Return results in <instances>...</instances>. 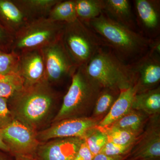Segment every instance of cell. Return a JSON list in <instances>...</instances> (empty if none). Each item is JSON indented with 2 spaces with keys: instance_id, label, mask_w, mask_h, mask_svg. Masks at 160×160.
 Instances as JSON below:
<instances>
[{
  "instance_id": "6da1fadb",
  "label": "cell",
  "mask_w": 160,
  "mask_h": 160,
  "mask_svg": "<svg viewBox=\"0 0 160 160\" xmlns=\"http://www.w3.org/2000/svg\"><path fill=\"white\" fill-rule=\"evenodd\" d=\"M45 79L24 86L8 99L15 119L37 132L51 124L60 100V95Z\"/></svg>"
},
{
  "instance_id": "7a4b0ae2",
  "label": "cell",
  "mask_w": 160,
  "mask_h": 160,
  "mask_svg": "<svg viewBox=\"0 0 160 160\" xmlns=\"http://www.w3.org/2000/svg\"><path fill=\"white\" fill-rule=\"evenodd\" d=\"M89 28L118 58L130 65L149 51L151 39L115 22L104 12L90 21Z\"/></svg>"
},
{
  "instance_id": "3957f363",
  "label": "cell",
  "mask_w": 160,
  "mask_h": 160,
  "mask_svg": "<svg viewBox=\"0 0 160 160\" xmlns=\"http://www.w3.org/2000/svg\"><path fill=\"white\" fill-rule=\"evenodd\" d=\"M61 107L51 123L71 118L87 117L92 111L102 88L89 77L84 66L78 67Z\"/></svg>"
},
{
  "instance_id": "277c9868",
  "label": "cell",
  "mask_w": 160,
  "mask_h": 160,
  "mask_svg": "<svg viewBox=\"0 0 160 160\" xmlns=\"http://www.w3.org/2000/svg\"><path fill=\"white\" fill-rule=\"evenodd\" d=\"M84 68L89 77L102 89L121 91L133 85L130 65L121 61L106 46L101 48Z\"/></svg>"
},
{
  "instance_id": "5b68a950",
  "label": "cell",
  "mask_w": 160,
  "mask_h": 160,
  "mask_svg": "<svg viewBox=\"0 0 160 160\" xmlns=\"http://www.w3.org/2000/svg\"><path fill=\"white\" fill-rule=\"evenodd\" d=\"M61 40L77 67L85 66L104 43L87 25L78 20L64 25Z\"/></svg>"
},
{
  "instance_id": "8992f818",
  "label": "cell",
  "mask_w": 160,
  "mask_h": 160,
  "mask_svg": "<svg viewBox=\"0 0 160 160\" xmlns=\"http://www.w3.org/2000/svg\"><path fill=\"white\" fill-rule=\"evenodd\" d=\"M65 24L48 18L28 21L14 35L11 52L19 56L25 52L42 49L61 38Z\"/></svg>"
},
{
  "instance_id": "52a82bcc",
  "label": "cell",
  "mask_w": 160,
  "mask_h": 160,
  "mask_svg": "<svg viewBox=\"0 0 160 160\" xmlns=\"http://www.w3.org/2000/svg\"><path fill=\"white\" fill-rule=\"evenodd\" d=\"M41 50L45 64V79L52 86L62 83L68 77H71L78 68L67 53L61 38Z\"/></svg>"
},
{
  "instance_id": "ba28073f",
  "label": "cell",
  "mask_w": 160,
  "mask_h": 160,
  "mask_svg": "<svg viewBox=\"0 0 160 160\" xmlns=\"http://www.w3.org/2000/svg\"><path fill=\"white\" fill-rule=\"evenodd\" d=\"M37 132L14 119L3 129L0 134L9 149V154L16 155H33L40 142L37 138Z\"/></svg>"
},
{
  "instance_id": "9c48e42d",
  "label": "cell",
  "mask_w": 160,
  "mask_h": 160,
  "mask_svg": "<svg viewBox=\"0 0 160 160\" xmlns=\"http://www.w3.org/2000/svg\"><path fill=\"white\" fill-rule=\"evenodd\" d=\"M99 122L91 117L66 119L51 123L48 127L38 132L37 138L40 142L62 138H83L86 132L97 126Z\"/></svg>"
},
{
  "instance_id": "30bf717a",
  "label": "cell",
  "mask_w": 160,
  "mask_h": 160,
  "mask_svg": "<svg viewBox=\"0 0 160 160\" xmlns=\"http://www.w3.org/2000/svg\"><path fill=\"white\" fill-rule=\"evenodd\" d=\"M130 160H159L160 115L149 117L144 131L130 152Z\"/></svg>"
},
{
  "instance_id": "8fae6325",
  "label": "cell",
  "mask_w": 160,
  "mask_h": 160,
  "mask_svg": "<svg viewBox=\"0 0 160 160\" xmlns=\"http://www.w3.org/2000/svg\"><path fill=\"white\" fill-rule=\"evenodd\" d=\"M137 93L158 87L160 81L159 55L150 50L130 64Z\"/></svg>"
},
{
  "instance_id": "7c38bea8",
  "label": "cell",
  "mask_w": 160,
  "mask_h": 160,
  "mask_svg": "<svg viewBox=\"0 0 160 160\" xmlns=\"http://www.w3.org/2000/svg\"><path fill=\"white\" fill-rule=\"evenodd\" d=\"M83 139L62 138L40 142L33 156L38 160H73Z\"/></svg>"
},
{
  "instance_id": "4fadbf2b",
  "label": "cell",
  "mask_w": 160,
  "mask_h": 160,
  "mask_svg": "<svg viewBox=\"0 0 160 160\" xmlns=\"http://www.w3.org/2000/svg\"><path fill=\"white\" fill-rule=\"evenodd\" d=\"M134 3L141 33L149 39L159 36L160 1L135 0Z\"/></svg>"
},
{
  "instance_id": "5bb4252c",
  "label": "cell",
  "mask_w": 160,
  "mask_h": 160,
  "mask_svg": "<svg viewBox=\"0 0 160 160\" xmlns=\"http://www.w3.org/2000/svg\"><path fill=\"white\" fill-rule=\"evenodd\" d=\"M18 72L24 81V86H29L45 79V64L41 49L25 52L20 54Z\"/></svg>"
},
{
  "instance_id": "9a60e30c",
  "label": "cell",
  "mask_w": 160,
  "mask_h": 160,
  "mask_svg": "<svg viewBox=\"0 0 160 160\" xmlns=\"http://www.w3.org/2000/svg\"><path fill=\"white\" fill-rule=\"evenodd\" d=\"M137 90L134 86H132L120 91V94L115 101L109 112L100 121L98 127L104 128L124 116L132 109V101Z\"/></svg>"
},
{
  "instance_id": "2e32d148",
  "label": "cell",
  "mask_w": 160,
  "mask_h": 160,
  "mask_svg": "<svg viewBox=\"0 0 160 160\" xmlns=\"http://www.w3.org/2000/svg\"><path fill=\"white\" fill-rule=\"evenodd\" d=\"M27 22L13 0H0V24L13 36Z\"/></svg>"
},
{
  "instance_id": "e0dca14e",
  "label": "cell",
  "mask_w": 160,
  "mask_h": 160,
  "mask_svg": "<svg viewBox=\"0 0 160 160\" xmlns=\"http://www.w3.org/2000/svg\"><path fill=\"white\" fill-rule=\"evenodd\" d=\"M103 12L115 22L137 31L128 0H105Z\"/></svg>"
},
{
  "instance_id": "ac0fdd59",
  "label": "cell",
  "mask_w": 160,
  "mask_h": 160,
  "mask_svg": "<svg viewBox=\"0 0 160 160\" xmlns=\"http://www.w3.org/2000/svg\"><path fill=\"white\" fill-rule=\"evenodd\" d=\"M132 109L142 112L149 117L160 115V86L137 93L132 101Z\"/></svg>"
},
{
  "instance_id": "d6986e66",
  "label": "cell",
  "mask_w": 160,
  "mask_h": 160,
  "mask_svg": "<svg viewBox=\"0 0 160 160\" xmlns=\"http://www.w3.org/2000/svg\"><path fill=\"white\" fill-rule=\"evenodd\" d=\"M27 21L47 18L60 0H13Z\"/></svg>"
},
{
  "instance_id": "ffe728a7",
  "label": "cell",
  "mask_w": 160,
  "mask_h": 160,
  "mask_svg": "<svg viewBox=\"0 0 160 160\" xmlns=\"http://www.w3.org/2000/svg\"><path fill=\"white\" fill-rule=\"evenodd\" d=\"M149 118L142 112L131 109L110 126L125 129L139 137L144 131Z\"/></svg>"
},
{
  "instance_id": "44dd1931",
  "label": "cell",
  "mask_w": 160,
  "mask_h": 160,
  "mask_svg": "<svg viewBox=\"0 0 160 160\" xmlns=\"http://www.w3.org/2000/svg\"><path fill=\"white\" fill-rule=\"evenodd\" d=\"M104 8L105 0H75L77 19L87 26L102 14Z\"/></svg>"
},
{
  "instance_id": "7402d4cb",
  "label": "cell",
  "mask_w": 160,
  "mask_h": 160,
  "mask_svg": "<svg viewBox=\"0 0 160 160\" xmlns=\"http://www.w3.org/2000/svg\"><path fill=\"white\" fill-rule=\"evenodd\" d=\"M120 91L110 89H102L97 99L91 117L100 122L109 112Z\"/></svg>"
},
{
  "instance_id": "603a6c76",
  "label": "cell",
  "mask_w": 160,
  "mask_h": 160,
  "mask_svg": "<svg viewBox=\"0 0 160 160\" xmlns=\"http://www.w3.org/2000/svg\"><path fill=\"white\" fill-rule=\"evenodd\" d=\"M56 22L69 23L77 19L75 0H60L51 9L47 17Z\"/></svg>"
},
{
  "instance_id": "cb8c5ba5",
  "label": "cell",
  "mask_w": 160,
  "mask_h": 160,
  "mask_svg": "<svg viewBox=\"0 0 160 160\" xmlns=\"http://www.w3.org/2000/svg\"><path fill=\"white\" fill-rule=\"evenodd\" d=\"M24 86V81L18 72L0 75V98H11Z\"/></svg>"
},
{
  "instance_id": "d4e9b609",
  "label": "cell",
  "mask_w": 160,
  "mask_h": 160,
  "mask_svg": "<svg viewBox=\"0 0 160 160\" xmlns=\"http://www.w3.org/2000/svg\"><path fill=\"white\" fill-rule=\"evenodd\" d=\"M82 139L93 156L101 152L108 141L105 132L97 126L89 129Z\"/></svg>"
},
{
  "instance_id": "484cf974",
  "label": "cell",
  "mask_w": 160,
  "mask_h": 160,
  "mask_svg": "<svg viewBox=\"0 0 160 160\" xmlns=\"http://www.w3.org/2000/svg\"><path fill=\"white\" fill-rule=\"evenodd\" d=\"M101 129L107 135L108 142H112L118 145H134L138 138L130 132L113 126H109Z\"/></svg>"
},
{
  "instance_id": "4316f807",
  "label": "cell",
  "mask_w": 160,
  "mask_h": 160,
  "mask_svg": "<svg viewBox=\"0 0 160 160\" xmlns=\"http://www.w3.org/2000/svg\"><path fill=\"white\" fill-rule=\"evenodd\" d=\"M19 56L12 52H0V75L18 72Z\"/></svg>"
},
{
  "instance_id": "83f0119b",
  "label": "cell",
  "mask_w": 160,
  "mask_h": 160,
  "mask_svg": "<svg viewBox=\"0 0 160 160\" xmlns=\"http://www.w3.org/2000/svg\"><path fill=\"white\" fill-rule=\"evenodd\" d=\"M133 146H123L108 141L101 152L109 156L124 155L130 153Z\"/></svg>"
},
{
  "instance_id": "f1b7e54d",
  "label": "cell",
  "mask_w": 160,
  "mask_h": 160,
  "mask_svg": "<svg viewBox=\"0 0 160 160\" xmlns=\"http://www.w3.org/2000/svg\"><path fill=\"white\" fill-rule=\"evenodd\" d=\"M14 119L8 107V99L0 98V129L6 127Z\"/></svg>"
},
{
  "instance_id": "f546056e",
  "label": "cell",
  "mask_w": 160,
  "mask_h": 160,
  "mask_svg": "<svg viewBox=\"0 0 160 160\" xmlns=\"http://www.w3.org/2000/svg\"><path fill=\"white\" fill-rule=\"evenodd\" d=\"M14 36L0 24V51L11 52Z\"/></svg>"
},
{
  "instance_id": "4dcf8cb0",
  "label": "cell",
  "mask_w": 160,
  "mask_h": 160,
  "mask_svg": "<svg viewBox=\"0 0 160 160\" xmlns=\"http://www.w3.org/2000/svg\"><path fill=\"white\" fill-rule=\"evenodd\" d=\"M93 155L83 140L73 160H92Z\"/></svg>"
},
{
  "instance_id": "1f68e13d",
  "label": "cell",
  "mask_w": 160,
  "mask_h": 160,
  "mask_svg": "<svg viewBox=\"0 0 160 160\" xmlns=\"http://www.w3.org/2000/svg\"><path fill=\"white\" fill-rule=\"evenodd\" d=\"M129 155L130 153L124 155L118 156H109L100 152L95 156L92 160H125L129 156Z\"/></svg>"
},
{
  "instance_id": "d6a6232c",
  "label": "cell",
  "mask_w": 160,
  "mask_h": 160,
  "mask_svg": "<svg viewBox=\"0 0 160 160\" xmlns=\"http://www.w3.org/2000/svg\"><path fill=\"white\" fill-rule=\"evenodd\" d=\"M149 50L160 55V36L151 39Z\"/></svg>"
},
{
  "instance_id": "836d02e7",
  "label": "cell",
  "mask_w": 160,
  "mask_h": 160,
  "mask_svg": "<svg viewBox=\"0 0 160 160\" xmlns=\"http://www.w3.org/2000/svg\"><path fill=\"white\" fill-rule=\"evenodd\" d=\"M14 160H38L33 155H16Z\"/></svg>"
},
{
  "instance_id": "e575fe53",
  "label": "cell",
  "mask_w": 160,
  "mask_h": 160,
  "mask_svg": "<svg viewBox=\"0 0 160 160\" xmlns=\"http://www.w3.org/2000/svg\"><path fill=\"white\" fill-rule=\"evenodd\" d=\"M12 156L0 150V160H12Z\"/></svg>"
},
{
  "instance_id": "d590c367",
  "label": "cell",
  "mask_w": 160,
  "mask_h": 160,
  "mask_svg": "<svg viewBox=\"0 0 160 160\" xmlns=\"http://www.w3.org/2000/svg\"><path fill=\"white\" fill-rule=\"evenodd\" d=\"M0 150L4 152L9 153V149L5 143L3 142L1 134H0Z\"/></svg>"
},
{
  "instance_id": "8d00e7d4",
  "label": "cell",
  "mask_w": 160,
  "mask_h": 160,
  "mask_svg": "<svg viewBox=\"0 0 160 160\" xmlns=\"http://www.w3.org/2000/svg\"></svg>"
},
{
  "instance_id": "74e56055",
  "label": "cell",
  "mask_w": 160,
  "mask_h": 160,
  "mask_svg": "<svg viewBox=\"0 0 160 160\" xmlns=\"http://www.w3.org/2000/svg\"><path fill=\"white\" fill-rule=\"evenodd\" d=\"M0 52H1V51H0Z\"/></svg>"
}]
</instances>
